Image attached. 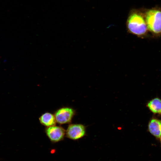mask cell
<instances>
[{
	"label": "cell",
	"mask_w": 161,
	"mask_h": 161,
	"mask_svg": "<svg viewBox=\"0 0 161 161\" xmlns=\"http://www.w3.org/2000/svg\"><path fill=\"white\" fill-rule=\"evenodd\" d=\"M47 136L52 142H57L62 140L66 134L62 127L55 126L47 127L46 129Z\"/></svg>",
	"instance_id": "obj_5"
},
{
	"label": "cell",
	"mask_w": 161,
	"mask_h": 161,
	"mask_svg": "<svg viewBox=\"0 0 161 161\" xmlns=\"http://www.w3.org/2000/svg\"><path fill=\"white\" fill-rule=\"evenodd\" d=\"M86 127L80 124L69 125L66 131V137L69 138L76 140L81 138L86 135Z\"/></svg>",
	"instance_id": "obj_3"
},
{
	"label": "cell",
	"mask_w": 161,
	"mask_h": 161,
	"mask_svg": "<svg viewBox=\"0 0 161 161\" xmlns=\"http://www.w3.org/2000/svg\"><path fill=\"white\" fill-rule=\"evenodd\" d=\"M39 120L42 124L47 127L55 125L56 122L55 116L48 112L41 115Z\"/></svg>",
	"instance_id": "obj_7"
},
{
	"label": "cell",
	"mask_w": 161,
	"mask_h": 161,
	"mask_svg": "<svg viewBox=\"0 0 161 161\" xmlns=\"http://www.w3.org/2000/svg\"><path fill=\"white\" fill-rule=\"evenodd\" d=\"M75 113V110L72 108L63 107L57 110L54 116L56 122L62 124L70 123Z\"/></svg>",
	"instance_id": "obj_4"
},
{
	"label": "cell",
	"mask_w": 161,
	"mask_h": 161,
	"mask_svg": "<svg viewBox=\"0 0 161 161\" xmlns=\"http://www.w3.org/2000/svg\"><path fill=\"white\" fill-rule=\"evenodd\" d=\"M149 110L154 114L161 115V100L158 98H154L147 103Z\"/></svg>",
	"instance_id": "obj_8"
},
{
	"label": "cell",
	"mask_w": 161,
	"mask_h": 161,
	"mask_svg": "<svg viewBox=\"0 0 161 161\" xmlns=\"http://www.w3.org/2000/svg\"><path fill=\"white\" fill-rule=\"evenodd\" d=\"M148 129L153 135L158 139L161 136V120L153 118L149 122Z\"/></svg>",
	"instance_id": "obj_6"
},
{
	"label": "cell",
	"mask_w": 161,
	"mask_h": 161,
	"mask_svg": "<svg viewBox=\"0 0 161 161\" xmlns=\"http://www.w3.org/2000/svg\"><path fill=\"white\" fill-rule=\"evenodd\" d=\"M145 17L148 30L154 35H161V10H149L146 12Z\"/></svg>",
	"instance_id": "obj_2"
},
{
	"label": "cell",
	"mask_w": 161,
	"mask_h": 161,
	"mask_svg": "<svg viewBox=\"0 0 161 161\" xmlns=\"http://www.w3.org/2000/svg\"><path fill=\"white\" fill-rule=\"evenodd\" d=\"M128 31L138 36L146 34L148 28L145 19L139 12L133 11L129 14L126 23Z\"/></svg>",
	"instance_id": "obj_1"
},
{
	"label": "cell",
	"mask_w": 161,
	"mask_h": 161,
	"mask_svg": "<svg viewBox=\"0 0 161 161\" xmlns=\"http://www.w3.org/2000/svg\"><path fill=\"white\" fill-rule=\"evenodd\" d=\"M160 143H161V136L160 138Z\"/></svg>",
	"instance_id": "obj_9"
}]
</instances>
